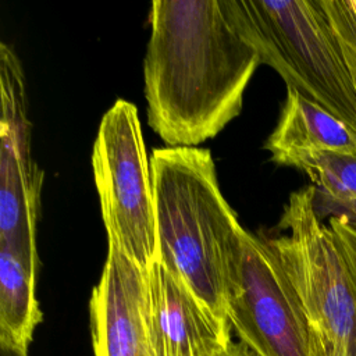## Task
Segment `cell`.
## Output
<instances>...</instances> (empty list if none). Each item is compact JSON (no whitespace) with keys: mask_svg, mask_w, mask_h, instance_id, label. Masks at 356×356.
<instances>
[{"mask_svg":"<svg viewBox=\"0 0 356 356\" xmlns=\"http://www.w3.org/2000/svg\"><path fill=\"white\" fill-rule=\"evenodd\" d=\"M92 167L107 238L143 270L156 261L150 160L136 106L118 99L103 115Z\"/></svg>","mask_w":356,"mask_h":356,"instance_id":"cell-5","label":"cell"},{"mask_svg":"<svg viewBox=\"0 0 356 356\" xmlns=\"http://www.w3.org/2000/svg\"><path fill=\"white\" fill-rule=\"evenodd\" d=\"M28 349L0 341V356H28Z\"/></svg>","mask_w":356,"mask_h":356,"instance_id":"cell-16","label":"cell"},{"mask_svg":"<svg viewBox=\"0 0 356 356\" xmlns=\"http://www.w3.org/2000/svg\"><path fill=\"white\" fill-rule=\"evenodd\" d=\"M0 246L38 268L36 222L43 171L32 157L25 79L11 47L0 43Z\"/></svg>","mask_w":356,"mask_h":356,"instance_id":"cell-7","label":"cell"},{"mask_svg":"<svg viewBox=\"0 0 356 356\" xmlns=\"http://www.w3.org/2000/svg\"><path fill=\"white\" fill-rule=\"evenodd\" d=\"M217 356H256L245 343L242 342H231L221 353Z\"/></svg>","mask_w":356,"mask_h":356,"instance_id":"cell-15","label":"cell"},{"mask_svg":"<svg viewBox=\"0 0 356 356\" xmlns=\"http://www.w3.org/2000/svg\"><path fill=\"white\" fill-rule=\"evenodd\" d=\"M316 188L289 195L286 234L267 239L305 314L310 356H356V295L346 261L316 210Z\"/></svg>","mask_w":356,"mask_h":356,"instance_id":"cell-4","label":"cell"},{"mask_svg":"<svg viewBox=\"0 0 356 356\" xmlns=\"http://www.w3.org/2000/svg\"><path fill=\"white\" fill-rule=\"evenodd\" d=\"M36 273L14 250L0 246V341L24 349L42 321Z\"/></svg>","mask_w":356,"mask_h":356,"instance_id":"cell-11","label":"cell"},{"mask_svg":"<svg viewBox=\"0 0 356 356\" xmlns=\"http://www.w3.org/2000/svg\"><path fill=\"white\" fill-rule=\"evenodd\" d=\"M239 32L292 88L356 131V92L321 0H224Z\"/></svg>","mask_w":356,"mask_h":356,"instance_id":"cell-3","label":"cell"},{"mask_svg":"<svg viewBox=\"0 0 356 356\" xmlns=\"http://www.w3.org/2000/svg\"><path fill=\"white\" fill-rule=\"evenodd\" d=\"M231 328L161 263L147 268V330L154 356H217L232 342Z\"/></svg>","mask_w":356,"mask_h":356,"instance_id":"cell-9","label":"cell"},{"mask_svg":"<svg viewBox=\"0 0 356 356\" xmlns=\"http://www.w3.org/2000/svg\"><path fill=\"white\" fill-rule=\"evenodd\" d=\"M271 156L298 150H324L356 157V131L292 88L278 122L266 140Z\"/></svg>","mask_w":356,"mask_h":356,"instance_id":"cell-10","label":"cell"},{"mask_svg":"<svg viewBox=\"0 0 356 356\" xmlns=\"http://www.w3.org/2000/svg\"><path fill=\"white\" fill-rule=\"evenodd\" d=\"M314 203L321 220L324 216L339 217L356 228V199H335L316 191Z\"/></svg>","mask_w":356,"mask_h":356,"instance_id":"cell-14","label":"cell"},{"mask_svg":"<svg viewBox=\"0 0 356 356\" xmlns=\"http://www.w3.org/2000/svg\"><path fill=\"white\" fill-rule=\"evenodd\" d=\"M89 312L95 356H154L147 330V270L114 239H108Z\"/></svg>","mask_w":356,"mask_h":356,"instance_id":"cell-8","label":"cell"},{"mask_svg":"<svg viewBox=\"0 0 356 356\" xmlns=\"http://www.w3.org/2000/svg\"><path fill=\"white\" fill-rule=\"evenodd\" d=\"M281 165L303 171L317 192L335 199H356V157L324 150H298L271 156Z\"/></svg>","mask_w":356,"mask_h":356,"instance_id":"cell-12","label":"cell"},{"mask_svg":"<svg viewBox=\"0 0 356 356\" xmlns=\"http://www.w3.org/2000/svg\"><path fill=\"white\" fill-rule=\"evenodd\" d=\"M143 61L147 121L170 146L214 138L261 64L224 0H154Z\"/></svg>","mask_w":356,"mask_h":356,"instance_id":"cell-1","label":"cell"},{"mask_svg":"<svg viewBox=\"0 0 356 356\" xmlns=\"http://www.w3.org/2000/svg\"><path fill=\"white\" fill-rule=\"evenodd\" d=\"M227 316L241 342L256 356H310L298 296L267 239L248 231Z\"/></svg>","mask_w":356,"mask_h":356,"instance_id":"cell-6","label":"cell"},{"mask_svg":"<svg viewBox=\"0 0 356 356\" xmlns=\"http://www.w3.org/2000/svg\"><path fill=\"white\" fill-rule=\"evenodd\" d=\"M156 260L214 316L229 321L227 305L242 259L246 229L218 186L211 153L168 146L150 157Z\"/></svg>","mask_w":356,"mask_h":356,"instance_id":"cell-2","label":"cell"},{"mask_svg":"<svg viewBox=\"0 0 356 356\" xmlns=\"http://www.w3.org/2000/svg\"><path fill=\"white\" fill-rule=\"evenodd\" d=\"M356 92V0H321Z\"/></svg>","mask_w":356,"mask_h":356,"instance_id":"cell-13","label":"cell"}]
</instances>
